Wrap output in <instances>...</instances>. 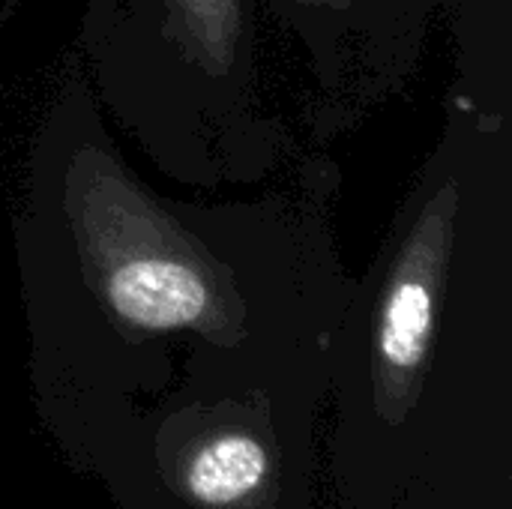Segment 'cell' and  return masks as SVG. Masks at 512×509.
Segmentation results:
<instances>
[{
  "label": "cell",
  "instance_id": "cell-1",
  "mask_svg": "<svg viewBox=\"0 0 512 509\" xmlns=\"http://www.w3.org/2000/svg\"><path fill=\"white\" fill-rule=\"evenodd\" d=\"M108 300L120 318L144 330L195 324L207 312V288L195 270L177 261H132L108 282Z\"/></svg>",
  "mask_w": 512,
  "mask_h": 509
},
{
  "label": "cell",
  "instance_id": "cell-2",
  "mask_svg": "<svg viewBox=\"0 0 512 509\" xmlns=\"http://www.w3.org/2000/svg\"><path fill=\"white\" fill-rule=\"evenodd\" d=\"M267 477V453L246 435H225L201 447L192 459L189 492L210 507H225L255 492Z\"/></svg>",
  "mask_w": 512,
  "mask_h": 509
},
{
  "label": "cell",
  "instance_id": "cell-3",
  "mask_svg": "<svg viewBox=\"0 0 512 509\" xmlns=\"http://www.w3.org/2000/svg\"><path fill=\"white\" fill-rule=\"evenodd\" d=\"M432 336V294L423 282L405 279L387 300L381 321V354L396 369L423 363Z\"/></svg>",
  "mask_w": 512,
  "mask_h": 509
}]
</instances>
